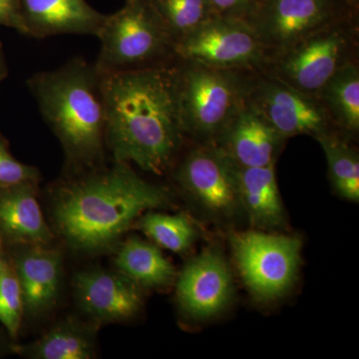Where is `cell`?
Instances as JSON below:
<instances>
[{"label": "cell", "mask_w": 359, "mask_h": 359, "mask_svg": "<svg viewBox=\"0 0 359 359\" xmlns=\"http://www.w3.org/2000/svg\"><path fill=\"white\" fill-rule=\"evenodd\" d=\"M177 299L194 320H207L223 311L233 294L230 269L221 252L205 250L186 264L177 280Z\"/></svg>", "instance_id": "cell-12"}, {"label": "cell", "mask_w": 359, "mask_h": 359, "mask_svg": "<svg viewBox=\"0 0 359 359\" xmlns=\"http://www.w3.org/2000/svg\"><path fill=\"white\" fill-rule=\"evenodd\" d=\"M255 72L219 69L177 58V94L186 136L197 143L218 140L247 102Z\"/></svg>", "instance_id": "cell-4"}, {"label": "cell", "mask_w": 359, "mask_h": 359, "mask_svg": "<svg viewBox=\"0 0 359 359\" xmlns=\"http://www.w3.org/2000/svg\"><path fill=\"white\" fill-rule=\"evenodd\" d=\"M25 36L45 39L62 34L97 36L106 16L87 0H20Z\"/></svg>", "instance_id": "cell-14"}, {"label": "cell", "mask_w": 359, "mask_h": 359, "mask_svg": "<svg viewBox=\"0 0 359 359\" xmlns=\"http://www.w3.org/2000/svg\"><path fill=\"white\" fill-rule=\"evenodd\" d=\"M116 266L139 287L162 289L175 282L176 269L158 245L129 238L118 250Z\"/></svg>", "instance_id": "cell-19"}, {"label": "cell", "mask_w": 359, "mask_h": 359, "mask_svg": "<svg viewBox=\"0 0 359 359\" xmlns=\"http://www.w3.org/2000/svg\"><path fill=\"white\" fill-rule=\"evenodd\" d=\"M7 75H8V68H7L4 46H2L1 42H0V82L6 79Z\"/></svg>", "instance_id": "cell-29"}, {"label": "cell", "mask_w": 359, "mask_h": 359, "mask_svg": "<svg viewBox=\"0 0 359 359\" xmlns=\"http://www.w3.org/2000/svg\"><path fill=\"white\" fill-rule=\"evenodd\" d=\"M355 59H358V27L339 20L271 59L264 70L318 98L334 74Z\"/></svg>", "instance_id": "cell-6"}, {"label": "cell", "mask_w": 359, "mask_h": 359, "mask_svg": "<svg viewBox=\"0 0 359 359\" xmlns=\"http://www.w3.org/2000/svg\"><path fill=\"white\" fill-rule=\"evenodd\" d=\"M210 1L217 15L240 18L241 9H244V14H243L244 18L245 6L250 4V0H210Z\"/></svg>", "instance_id": "cell-28"}, {"label": "cell", "mask_w": 359, "mask_h": 359, "mask_svg": "<svg viewBox=\"0 0 359 359\" xmlns=\"http://www.w3.org/2000/svg\"><path fill=\"white\" fill-rule=\"evenodd\" d=\"M238 191L243 212L261 230L283 229L285 212L276 181L275 165L261 168L238 166Z\"/></svg>", "instance_id": "cell-18"}, {"label": "cell", "mask_w": 359, "mask_h": 359, "mask_svg": "<svg viewBox=\"0 0 359 359\" xmlns=\"http://www.w3.org/2000/svg\"><path fill=\"white\" fill-rule=\"evenodd\" d=\"M339 20L327 0H271L243 18L263 44L269 61Z\"/></svg>", "instance_id": "cell-11"}, {"label": "cell", "mask_w": 359, "mask_h": 359, "mask_svg": "<svg viewBox=\"0 0 359 359\" xmlns=\"http://www.w3.org/2000/svg\"><path fill=\"white\" fill-rule=\"evenodd\" d=\"M0 27L13 28L25 35L20 0H0Z\"/></svg>", "instance_id": "cell-27"}, {"label": "cell", "mask_w": 359, "mask_h": 359, "mask_svg": "<svg viewBox=\"0 0 359 359\" xmlns=\"http://www.w3.org/2000/svg\"><path fill=\"white\" fill-rule=\"evenodd\" d=\"M39 172L34 167L23 164L13 157L4 137L0 135V187L35 182Z\"/></svg>", "instance_id": "cell-26"}, {"label": "cell", "mask_w": 359, "mask_h": 359, "mask_svg": "<svg viewBox=\"0 0 359 359\" xmlns=\"http://www.w3.org/2000/svg\"><path fill=\"white\" fill-rule=\"evenodd\" d=\"M318 98L339 131L359 132L358 59L344 66L325 85Z\"/></svg>", "instance_id": "cell-20"}, {"label": "cell", "mask_w": 359, "mask_h": 359, "mask_svg": "<svg viewBox=\"0 0 359 359\" xmlns=\"http://www.w3.org/2000/svg\"><path fill=\"white\" fill-rule=\"evenodd\" d=\"M23 313L22 292L15 269L0 249V323L13 339L20 332Z\"/></svg>", "instance_id": "cell-25"}, {"label": "cell", "mask_w": 359, "mask_h": 359, "mask_svg": "<svg viewBox=\"0 0 359 359\" xmlns=\"http://www.w3.org/2000/svg\"><path fill=\"white\" fill-rule=\"evenodd\" d=\"M230 242L240 275L257 301H276L292 289L301 264L299 238L254 230L233 233Z\"/></svg>", "instance_id": "cell-7"}, {"label": "cell", "mask_w": 359, "mask_h": 359, "mask_svg": "<svg viewBox=\"0 0 359 359\" xmlns=\"http://www.w3.org/2000/svg\"><path fill=\"white\" fill-rule=\"evenodd\" d=\"M151 2L176 44L217 15L210 0H151Z\"/></svg>", "instance_id": "cell-23"}, {"label": "cell", "mask_w": 359, "mask_h": 359, "mask_svg": "<svg viewBox=\"0 0 359 359\" xmlns=\"http://www.w3.org/2000/svg\"><path fill=\"white\" fill-rule=\"evenodd\" d=\"M101 87L106 147L114 162L133 163L149 173L164 174L187 138L177 94L176 60L101 74Z\"/></svg>", "instance_id": "cell-1"}, {"label": "cell", "mask_w": 359, "mask_h": 359, "mask_svg": "<svg viewBox=\"0 0 359 359\" xmlns=\"http://www.w3.org/2000/svg\"><path fill=\"white\" fill-rule=\"evenodd\" d=\"M90 170L59 187L54 204L56 228L74 250L106 249L143 212L172 204L166 188L145 181L129 164Z\"/></svg>", "instance_id": "cell-2"}, {"label": "cell", "mask_w": 359, "mask_h": 359, "mask_svg": "<svg viewBox=\"0 0 359 359\" xmlns=\"http://www.w3.org/2000/svg\"><path fill=\"white\" fill-rule=\"evenodd\" d=\"M78 304L90 318L116 323L134 318L142 308L140 287L122 273L92 269L75 276Z\"/></svg>", "instance_id": "cell-13"}, {"label": "cell", "mask_w": 359, "mask_h": 359, "mask_svg": "<svg viewBox=\"0 0 359 359\" xmlns=\"http://www.w3.org/2000/svg\"><path fill=\"white\" fill-rule=\"evenodd\" d=\"M35 182L0 187V236L9 243L45 245L52 235L40 210Z\"/></svg>", "instance_id": "cell-16"}, {"label": "cell", "mask_w": 359, "mask_h": 359, "mask_svg": "<svg viewBox=\"0 0 359 359\" xmlns=\"http://www.w3.org/2000/svg\"><path fill=\"white\" fill-rule=\"evenodd\" d=\"M327 158L328 175L340 197L359 201V156L356 149L340 132H327L314 137Z\"/></svg>", "instance_id": "cell-21"}, {"label": "cell", "mask_w": 359, "mask_h": 359, "mask_svg": "<svg viewBox=\"0 0 359 359\" xmlns=\"http://www.w3.org/2000/svg\"><path fill=\"white\" fill-rule=\"evenodd\" d=\"M95 67L101 74L169 65L176 60L175 40L151 0H126L106 16L100 32Z\"/></svg>", "instance_id": "cell-5"}, {"label": "cell", "mask_w": 359, "mask_h": 359, "mask_svg": "<svg viewBox=\"0 0 359 359\" xmlns=\"http://www.w3.org/2000/svg\"><path fill=\"white\" fill-rule=\"evenodd\" d=\"M26 84L68 162L78 170L100 166L106 147V114L95 65L72 58L56 69L35 73Z\"/></svg>", "instance_id": "cell-3"}, {"label": "cell", "mask_w": 359, "mask_h": 359, "mask_svg": "<svg viewBox=\"0 0 359 359\" xmlns=\"http://www.w3.org/2000/svg\"><path fill=\"white\" fill-rule=\"evenodd\" d=\"M180 188L205 212L231 219L243 212L238 166L216 143H197L175 171Z\"/></svg>", "instance_id": "cell-9"}, {"label": "cell", "mask_w": 359, "mask_h": 359, "mask_svg": "<svg viewBox=\"0 0 359 359\" xmlns=\"http://www.w3.org/2000/svg\"><path fill=\"white\" fill-rule=\"evenodd\" d=\"M285 140L287 139L245 102L214 143L238 166L261 168L276 164Z\"/></svg>", "instance_id": "cell-15"}, {"label": "cell", "mask_w": 359, "mask_h": 359, "mask_svg": "<svg viewBox=\"0 0 359 359\" xmlns=\"http://www.w3.org/2000/svg\"><path fill=\"white\" fill-rule=\"evenodd\" d=\"M22 292L23 308L39 316L52 308L57 299L61 280V256L58 250L35 245L13 262Z\"/></svg>", "instance_id": "cell-17"}, {"label": "cell", "mask_w": 359, "mask_h": 359, "mask_svg": "<svg viewBox=\"0 0 359 359\" xmlns=\"http://www.w3.org/2000/svg\"><path fill=\"white\" fill-rule=\"evenodd\" d=\"M247 103L285 139L297 135L314 138L337 130L320 99L294 88L266 70L252 75Z\"/></svg>", "instance_id": "cell-10"}, {"label": "cell", "mask_w": 359, "mask_h": 359, "mask_svg": "<svg viewBox=\"0 0 359 359\" xmlns=\"http://www.w3.org/2000/svg\"><path fill=\"white\" fill-rule=\"evenodd\" d=\"M139 228L159 245L174 252L190 249L197 238V229L185 215L148 212L139 218Z\"/></svg>", "instance_id": "cell-24"}, {"label": "cell", "mask_w": 359, "mask_h": 359, "mask_svg": "<svg viewBox=\"0 0 359 359\" xmlns=\"http://www.w3.org/2000/svg\"><path fill=\"white\" fill-rule=\"evenodd\" d=\"M25 349L33 358L89 359L93 358L95 346L86 327L77 321L65 320Z\"/></svg>", "instance_id": "cell-22"}, {"label": "cell", "mask_w": 359, "mask_h": 359, "mask_svg": "<svg viewBox=\"0 0 359 359\" xmlns=\"http://www.w3.org/2000/svg\"><path fill=\"white\" fill-rule=\"evenodd\" d=\"M176 57L219 69L262 71L268 67L266 49L240 18L214 16L175 47Z\"/></svg>", "instance_id": "cell-8"}]
</instances>
